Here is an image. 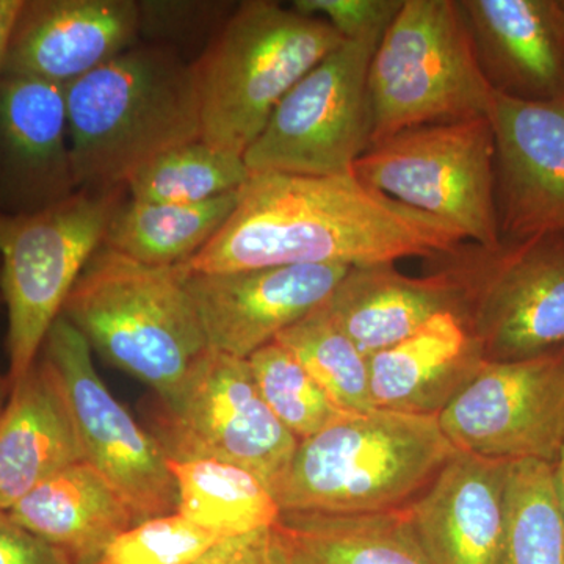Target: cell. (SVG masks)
<instances>
[{"label":"cell","mask_w":564,"mask_h":564,"mask_svg":"<svg viewBox=\"0 0 564 564\" xmlns=\"http://www.w3.org/2000/svg\"><path fill=\"white\" fill-rule=\"evenodd\" d=\"M510 463L456 452L403 508L434 564H499Z\"/></svg>","instance_id":"obj_17"},{"label":"cell","mask_w":564,"mask_h":564,"mask_svg":"<svg viewBox=\"0 0 564 564\" xmlns=\"http://www.w3.org/2000/svg\"><path fill=\"white\" fill-rule=\"evenodd\" d=\"M239 191L192 206L126 198L107 226L102 248L152 267L191 261L236 209Z\"/></svg>","instance_id":"obj_25"},{"label":"cell","mask_w":564,"mask_h":564,"mask_svg":"<svg viewBox=\"0 0 564 564\" xmlns=\"http://www.w3.org/2000/svg\"><path fill=\"white\" fill-rule=\"evenodd\" d=\"M499 564H564V518L552 464L510 463Z\"/></svg>","instance_id":"obj_27"},{"label":"cell","mask_w":564,"mask_h":564,"mask_svg":"<svg viewBox=\"0 0 564 564\" xmlns=\"http://www.w3.org/2000/svg\"><path fill=\"white\" fill-rule=\"evenodd\" d=\"M489 120L500 240L564 234V99L522 101L496 91Z\"/></svg>","instance_id":"obj_15"},{"label":"cell","mask_w":564,"mask_h":564,"mask_svg":"<svg viewBox=\"0 0 564 564\" xmlns=\"http://www.w3.org/2000/svg\"><path fill=\"white\" fill-rule=\"evenodd\" d=\"M144 429L170 462L234 464L270 492L299 445L263 402L248 359L214 350L193 364L172 395L151 400Z\"/></svg>","instance_id":"obj_10"},{"label":"cell","mask_w":564,"mask_h":564,"mask_svg":"<svg viewBox=\"0 0 564 564\" xmlns=\"http://www.w3.org/2000/svg\"><path fill=\"white\" fill-rule=\"evenodd\" d=\"M458 296L459 318L485 361L534 358L564 347V234L459 245L432 259Z\"/></svg>","instance_id":"obj_8"},{"label":"cell","mask_w":564,"mask_h":564,"mask_svg":"<svg viewBox=\"0 0 564 564\" xmlns=\"http://www.w3.org/2000/svg\"><path fill=\"white\" fill-rule=\"evenodd\" d=\"M494 90L455 0H404L369 68L372 147L419 126L489 117Z\"/></svg>","instance_id":"obj_6"},{"label":"cell","mask_w":564,"mask_h":564,"mask_svg":"<svg viewBox=\"0 0 564 564\" xmlns=\"http://www.w3.org/2000/svg\"><path fill=\"white\" fill-rule=\"evenodd\" d=\"M126 187L77 191L33 212L0 207V292L9 314L10 384L39 361L74 284L102 247Z\"/></svg>","instance_id":"obj_7"},{"label":"cell","mask_w":564,"mask_h":564,"mask_svg":"<svg viewBox=\"0 0 564 564\" xmlns=\"http://www.w3.org/2000/svg\"><path fill=\"white\" fill-rule=\"evenodd\" d=\"M0 303H3L2 302V292H0Z\"/></svg>","instance_id":"obj_38"},{"label":"cell","mask_w":564,"mask_h":564,"mask_svg":"<svg viewBox=\"0 0 564 564\" xmlns=\"http://www.w3.org/2000/svg\"><path fill=\"white\" fill-rule=\"evenodd\" d=\"M484 362L480 345L455 314L434 315L406 339L370 356L373 406L437 417Z\"/></svg>","instance_id":"obj_20"},{"label":"cell","mask_w":564,"mask_h":564,"mask_svg":"<svg viewBox=\"0 0 564 564\" xmlns=\"http://www.w3.org/2000/svg\"><path fill=\"white\" fill-rule=\"evenodd\" d=\"M494 90L522 101L564 99V0H462Z\"/></svg>","instance_id":"obj_18"},{"label":"cell","mask_w":564,"mask_h":564,"mask_svg":"<svg viewBox=\"0 0 564 564\" xmlns=\"http://www.w3.org/2000/svg\"><path fill=\"white\" fill-rule=\"evenodd\" d=\"M554 484L556 499H558L560 508L564 518V445L562 454L558 456V462L554 464Z\"/></svg>","instance_id":"obj_36"},{"label":"cell","mask_w":564,"mask_h":564,"mask_svg":"<svg viewBox=\"0 0 564 564\" xmlns=\"http://www.w3.org/2000/svg\"><path fill=\"white\" fill-rule=\"evenodd\" d=\"M345 413L373 410L369 358L334 321L328 300L274 339Z\"/></svg>","instance_id":"obj_29"},{"label":"cell","mask_w":564,"mask_h":564,"mask_svg":"<svg viewBox=\"0 0 564 564\" xmlns=\"http://www.w3.org/2000/svg\"><path fill=\"white\" fill-rule=\"evenodd\" d=\"M404 0H296L293 9L328 22L345 41L383 36Z\"/></svg>","instance_id":"obj_32"},{"label":"cell","mask_w":564,"mask_h":564,"mask_svg":"<svg viewBox=\"0 0 564 564\" xmlns=\"http://www.w3.org/2000/svg\"><path fill=\"white\" fill-rule=\"evenodd\" d=\"M437 423L464 454L554 466L564 445V347L519 361H485Z\"/></svg>","instance_id":"obj_13"},{"label":"cell","mask_w":564,"mask_h":564,"mask_svg":"<svg viewBox=\"0 0 564 564\" xmlns=\"http://www.w3.org/2000/svg\"><path fill=\"white\" fill-rule=\"evenodd\" d=\"M122 372L172 395L209 350L180 267H152L99 248L62 311Z\"/></svg>","instance_id":"obj_4"},{"label":"cell","mask_w":564,"mask_h":564,"mask_svg":"<svg viewBox=\"0 0 564 564\" xmlns=\"http://www.w3.org/2000/svg\"><path fill=\"white\" fill-rule=\"evenodd\" d=\"M273 527L291 564H434L403 510L352 516L281 511Z\"/></svg>","instance_id":"obj_24"},{"label":"cell","mask_w":564,"mask_h":564,"mask_svg":"<svg viewBox=\"0 0 564 564\" xmlns=\"http://www.w3.org/2000/svg\"><path fill=\"white\" fill-rule=\"evenodd\" d=\"M464 240L352 173L252 174L220 231L181 269L191 273L288 265L364 267L436 259Z\"/></svg>","instance_id":"obj_1"},{"label":"cell","mask_w":564,"mask_h":564,"mask_svg":"<svg viewBox=\"0 0 564 564\" xmlns=\"http://www.w3.org/2000/svg\"><path fill=\"white\" fill-rule=\"evenodd\" d=\"M0 166L25 212L77 192L65 88L32 77L0 79Z\"/></svg>","instance_id":"obj_19"},{"label":"cell","mask_w":564,"mask_h":564,"mask_svg":"<svg viewBox=\"0 0 564 564\" xmlns=\"http://www.w3.org/2000/svg\"><path fill=\"white\" fill-rule=\"evenodd\" d=\"M348 269L288 265L191 273L180 267L209 350L239 359L250 358L325 303Z\"/></svg>","instance_id":"obj_14"},{"label":"cell","mask_w":564,"mask_h":564,"mask_svg":"<svg viewBox=\"0 0 564 564\" xmlns=\"http://www.w3.org/2000/svg\"><path fill=\"white\" fill-rule=\"evenodd\" d=\"M344 41L328 22L293 7L240 3L193 63L203 140L245 155L281 99Z\"/></svg>","instance_id":"obj_5"},{"label":"cell","mask_w":564,"mask_h":564,"mask_svg":"<svg viewBox=\"0 0 564 564\" xmlns=\"http://www.w3.org/2000/svg\"><path fill=\"white\" fill-rule=\"evenodd\" d=\"M380 40L344 41L296 82L245 152L250 176L351 173L372 147L369 68Z\"/></svg>","instance_id":"obj_11"},{"label":"cell","mask_w":564,"mask_h":564,"mask_svg":"<svg viewBox=\"0 0 564 564\" xmlns=\"http://www.w3.org/2000/svg\"><path fill=\"white\" fill-rule=\"evenodd\" d=\"M65 96L77 191L126 187L152 159L203 139L193 63L166 44H133Z\"/></svg>","instance_id":"obj_2"},{"label":"cell","mask_w":564,"mask_h":564,"mask_svg":"<svg viewBox=\"0 0 564 564\" xmlns=\"http://www.w3.org/2000/svg\"><path fill=\"white\" fill-rule=\"evenodd\" d=\"M22 6H24L22 0H0V79L6 69L11 33H13L14 24L20 17Z\"/></svg>","instance_id":"obj_35"},{"label":"cell","mask_w":564,"mask_h":564,"mask_svg":"<svg viewBox=\"0 0 564 564\" xmlns=\"http://www.w3.org/2000/svg\"><path fill=\"white\" fill-rule=\"evenodd\" d=\"M223 540L180 513L159 516L121 533L95 564H192Z\"/></svg>","instance_id":"obj_31"},{"label":"cell","mask_w":564,"mask_h":564,"mask_svg":"<svg viewBox=\"0 0 564 564\" xmlns=\"http://www.w3.org/2000/svg\"><path fill=\"white\" fill-rule=\"evenodd\" d=\"M334 321L364 356L406 339L441 313L456 315L458 296L447 274L400 273L393 263L350 267L328 299Z\"/></svg>","instance_id":"obj_23"},{"label":"cell","mask_w":564,"mask_h":564,"mask_svg":"<svg viewBox=\"0 0 564 564\" xmlns=\"http://www.w3.org/2000/svg\"><path fill=\"white\" fill-rule=\"evenodd\" d=\"M192 564H291L274 527L226 538Z\"/></svg>","instance_id":"obj_33"},{"label":"cell","mask_w":564,"mask_h":564,"mask_svg":"<svg viewBox=\"0 0 564 564\" xmlns=\"http://www.w3.org/2000/svg\"><path fill=\"white\" fill-rule=\"evenodd\" d=\"M139 2L33 0L24 2L7 51L3 76L68 87L137 44Z\"/></svg>","instance_id":"obj_16"},{"label":"cell","mask_w":564,"mask_h":564,"mask_svg":"<svg viewBox=\"0 0 564 564\" xmlns=\"http://www.w3.org/2000/svg\"><path fill=\"white\" fill-rule=\"evenodd\" d=\"M248 180L243 155L202 139L152 159L128 181L126 192L133 202L192 206L240 191Z\"/></svg>","instance_id":"obj_28"},{"label":"cell","mask_w":564,"mask_h":564,"mask_svg":"<svg viewBox=\"0 0 564 564\" xmlns=\"http://www.w3.org/2000/svg\"><path fill=\"white\" fill-rule=\"evenodd\" d=\"M456 452L432 415L344 413L300 441L272 494L284 513H391L421 496Z\"/></svg>","instance_id":"obj_3"},{"label":"cell","mask_w":564,"mask_h":564,"mask_svg":"<svg viewBox=\"0 0 564 564\" xmlns=\"http://www.w3.org/2000/svg\"><path fill=\"white\" fill-rule=\"evenodd\" d=\"M0 415V510L9 511L52 475L84 462L57 375L40 355L11 383Z\"/></svg>","instance_id":"obj_21"},{"label":"cell","mask_w":564,"mask_h":564,"mask_svg":"<svg viewBox=\"0 0 564 564\" xmlns=\"http://www.w3.org/2000/svg\"><path fill=\"white\" fill-rule=\"evenodd\" d=\"M351 173L389 198L444 223L464 242L481 248L502 242L489 117L395 133L364 152Z\"/></svg>","instance_id":"obj_9"},{"label":"cell","mask_w":564,"mask_h":564,"mask_svg":"<svg viewBox=\"0 0 564 564\" xmlns=\"http://www.w3.org/2000/svg\"><path fill=\"white\" fill-rule=\"evenodd\" d=\"M10 389L9 375L0 372V415L6 410L7 402H9Z\"/></svg>","instance_id":"obj_37"},{"label":"cell","mask_w":564,"mask_h":564,"mask_svg":"<svg viewBox=\"0 0 564 564\" xmlns=\"http://www.w3.org/2000/svg\"><path fill=\"white\" fill-rule=\"evenodd\" d=\"M0 564H70L65 555L43 543L35 534L0 510Z\"/></svg>","instance_id":"obj_34"},{"label":"cell","mask_w":564,"mask_h":564,"mask_svg":"<svg viewBox=\"0 0 564 564\" xmlns=\"http://www.w3.org/2000/svg\"><path fill=\"white\" fill-rule=\"evenodd\" d=\"M9 513L70 564H95L121 533L139 524L131 507L87 462L52 475Z\"/></svg>","instance_id":"obj_22"},{"label":"cell","mask_w":564,"mask_h":564,"mask_svg":"<svg viewBox=\"0 0 564 564\" xmlns=\"http://www.w3.org/2000/svg\"><path fill=\"white\" fill-rule=\"evenodd\" d=\"M177 486V513L223 538L276 524L281 508L256 475L234 464L170 462Z\"/></svg>","instance_id":"obj_26"},{"label":"cell","mask_w":564,"mask_h":564,"mask_svg":"<svg viewBox=\"0 0 564 564\" xmlns=\"http://www.w3.org/2000/svg\"><path fill=\"white\" fill-rule=\"evenodd\" d=\"M41 356L57 375L79 437L84 462L106 478L137 521L177 513V486L169 458L96 372L91 347L63 315Z\"/></svg>","instance_id":"obj_12"},{"label":"cell","mask_w":564,"mask_h":564,"mask_svg":"<svg viewBox=\"0 0 564 564\" xmlns=\"http://www.w3.org/2000/svg\"><path fill=\"white\" fill-rule=\"evenodd\" d=\"M248 364L263 402L299 443L345 413L292 352L274 340L252 352Z\"/></svg>","instance_id":"obj_30"}]
</instances>
